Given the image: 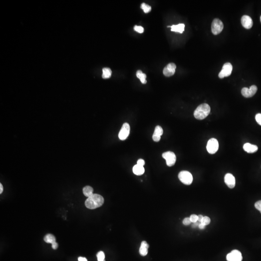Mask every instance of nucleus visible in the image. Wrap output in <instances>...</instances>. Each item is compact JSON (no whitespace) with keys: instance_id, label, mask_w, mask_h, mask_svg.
<instances>
[{"instance_id":"nucleus-1","label":"nucleus","mask_w":261,"mask_h":261,"mask_svg":"<svg viewBox=\"0 0 261 261\" xmlns=\"http://www.w3.org/2000/svg\"><path fill=\"white\" fill-rule=\"evenodd\" d=\"M104 203L103 197L98 194H94L88 197L86 200L85 205L87 208L94 209L101 207Z\"/></svg>"},{"instance_id":"nucleus-2","label":"nucleus","mask_w":261,"mask_h":261,"mask_svg":"<svg viewBox=\"0 0 261 261\" xmlns=\"http://www.w3.org/2000/svg\"><path fill=\"white\" fill-rule=\"evenodd\" d=\"M211 112V107L208 104H201L197 107L194 112V116L196 119L202 120L208 116Z\"/></svg>"},{"instance_id":"nucleus-3","label":"nucleus","mask_w":261,"mask_h":261,"mask_svg":"<svg viewBox=\"0 0 261 261\" xmlns=\"http://www.w3.org/2000/svg\"><path fill=\"white\" fill-rule=\"evenodd\" d=\"M178 178L182 183L185 185H191L193 181L192 175L187 171H181L178 174Z\"/></svg>"},{"instance_id":"nucleus-4","label":"nucleus","mask_w":261,"mask_h":261,"mask_svg":"<svg viewBox=\"0 0 261 261\" xmlns=\"http://www.w3.org/2000/svg\"><path fill=\"white\" fill-rule=\"evenodd\" d=\"M223 27L224 25L222 21L218 19H215L212 23V32L214 35H218L222 32Z\"/></svg>"},{"instance_id":"nucleus-5","label":"nucleus","mask_w":261,"mask_h":261,"mask_svg":"<svg viewBox=\"0 0 261 261\" xmlns=\"http://www.w3.org/2000/svg\"><path fill=\"white\" fill-rule=\"evenodd\" d=\"M163 158L166 160L167 166H172L175 165L176 162V156L174 152L172 151H167L162 154Z\"/></svg>"},{"instance_id":"nucleus-6","label":"nucleus","mask_w":261,"mask_h":261,"mask_svg":"<svg viewBox=\"0 0 261 261\" xmlns=\"http://www.w3.org/2000/svg\"><path fill=\"white\" fill-rule=\"evenodd\" d=\"M207 149L208 153L214 154L218 149V143L215 138H211L208 140L207 146Z\"/></svg>"},{"instance_id":"nucleus-7","label":"nucleus","mask_w":261,"mask_h":261,"mask_svg":"<svg viewBox=\"0 0 261 261\" xmlns=\"http://www.w3.org/2000/svg\"><path fill=\"white\" fill-rule=\"evenodd\" d=\"M233 70V66L230 62H226L224 64L222 67V70L218 74V77L220 78H223L224 77H227L231 75Z\"/></svg>"},{"instance_id":"nucleus-8","label":"nucleus","mask_w":261,"mask_h":261,"mask_svg":"<svg viewBox=\"0 0 261 261\" xmlns=\"http://www.w3.org/2000/svg\"><path fill=\"white\" fill-rule=\"evenodd\" d=\"M130 126L128 123H124L120 130L119 137L121 140H125L130 134Z\"/></svg>"},{"instance_id":"nucleus-9","label":"nucleus","mask_w":261,"mask_h":261,"mask_svg":"<svg viewBox=\"0 0 261 261\" xmlns=\"http://www.w3.org/2000/svg\"><path fill=\"white\" fill-rule=\"evenodd\" d=\"M242 259L241 253L238 250H233L227 255V261H242Z\"/></svg>"},{"instance_id":"nucleus-10","label":"nucleus","mask_w":261,"mask_h":261,"mask_svg":"<svg viewBox=\"0 0 261 261\" xmlns=\"http://www.w3.org/2000/svg\"><path fill=\"white\" fill-rule=\"evenodd\" d=\"M257 87L256 86L252 85L248 89L247 88H243L241 90V93L243 96L246 98H250L253 96L256 93Z\"/></svg>"},{"instance_id":"nucleus-11","label":"nucleus","mask_w":261,"mask_h":261,"mask_svg":"<svg viewBox=\"0 0 261 261\" xmlns=\"http://www.w3.org/2000/svg\"><path fill=\"white\" fill-rule=\"evenodd\" d=\"M176 65L175 63H170L165 67L163 70V75L167 77L172 76L176 71Z\"/></svg>"},{"instance_id":"nucleus-12","label":"nucleus","mask_w":261,"mask_h":261,"mask_svg":"<svg viewBox=\"0 0 261 261\" xmlns=\"http://www.w3.org/2000/svg\"><path fill=\"white\" fill-rule=\"evenodd\" d=\"M224 182L227 186L231 189L235 187L236 185L235 177L232 174L227 173L224 177Z\"/></svg>"},{"instance_id":"nucleus-13","label":"nucleus","mask_w":261,"mask_h":261,"mask_svg":"<svg viewBox=\"0 0 261 261\" xmlns=\"http://www.w3.org/2000/svg\"><path fill=\"white\" fill-rule=\"evenodd\" d=\"M242 25L245 29H250L253 25V21L250 16L244 15L242 17L241 20Z\"/></svg>"},{"instance_id":"nucleus-14","label":"nucleus","mask_w":261,"mask_h":261,"mask_svg":"<svg viewBox=\"0 0 261 261\" xmlns=\"http://www.w3.org/2000/svg\"><path fill=\"white\" fill-rule=\"evenodd\" d=\"M163 134V130L161 127L157 126L155 128L154 132L152 136V139L155 142H159L161 139V136Z\"/></svg>"},{"instance_id":"nucleus-15","label":"nucleus","mask_w":261,"mask_h":261,"mask_svg":"<svg viewBox=\"0 0 261 261\" xmlns=\"http://www.w3.org/2000/svg\"><path fill=\"white\" fill-rule=\"evenodd\" d=\"M243 149L248 153H252L256 152L258 151V147L256 145H252L250 143H246L243 146Z\"/></svg>"},{"instance_id":"nucleus-16","label":"nucleus","mask_w":261,"mask_h":261,"mask_svg":"<svg viewBox=\"0 0 261 261\" xmlns=\"http://www.w3.org/2000/svg\"><path fill=\"white\" fill-rule=\"evenodd\" d=\"M149 248V245L147 242L145 241H143L141 243L140 247L139 248V253L142 256L147 255L148 253V248Z\"/></svg>"},{"instance_id":"nucleus-17","label":"nucleus","mask_w":261,"mask_h":261,"mask_svg":"<svg viewBox=\"0 0 261 261\" xmlns=\"http://www.w3.org/2000/svg\"><path fill=\"white\" fill-rule=\"evenodd\" d=\"M167 27L171 28V31L182 33L184 31L185 25L184 24H179L178 25H173L171 26H167Z\"/></svg>"},{"instance_id":"nucleus-18","label":"nucleus","mask_w":261,"mask_h":261,"mask_svg":"<svg viewBox=\"0 0 261 261\" xmlns=\"http://www.w3.org/2000/svg\"><path fill=\"white\" fill-rule=\"evenodd\" d=\"M132 171L135 175L137 176H141L145 172V169L144 167L139 165H136L133 167Z\"/></svg>"},{"instance_id":"nucleus-19","label":"nucleus","mask_w":261,"mask_h":261,"mask_svg":"<svg viewBox=\"0 0 261 261\" xmlns=\"http://www.w3.org/2000/svg\"><path fill=\"white\" fill-rule=\"evenodd\" d=\"M93 188L90 186H86L83 189V194H84V196L88 197L92 196L93 194Z\"/></svg>"},{"instance_id":"nucleus-20","label":"nucleus","mask_w":261,"mask_h":261,"mask_svg":"<svg viewBox=\"0 0 261 261\" xmlns=\"http://www.w3.org/2000/svg\"><path fill=\"white\" fill-rule=\"evenodd\" d=\"M44 241L47 243H50L53 244V243L55 242L56 238L52 234H47L45 236L44 238Z\"/></svg>"},{"instance_id":"nucleus-21","label":"nucleus","mask_w":261,"mask_h":261,"mask_svg":"<svg viewBox=\"0 0 261 261\" xmlns=\"http://www.w3.org/2000/svg\"><path fill=\"white\" fill-rule=\"evenodd\" d=\"M136 76L140 80L141 82L143 84H146L147 83V80H146L147 76L146 74L143 73L142 71L138 70L136 72Z\"/></svg>"},{"instance_id":"nucleus-22","label":"nucleus","mask_w":261,"mask_h":261,"mask_svg":"<svg viewBox=\"0 0 261 261\" xmlns=\"http://www.w3.org/2000/svg\"><path fill=\"white\" fill-rule=\"evenodd\" d=\"M112 71L109 68H104L103 69L102 77L104 79L109 78L111 76Z\"/></svg>"},{"instance_id":"nucleus-23","label":"nucleus","mask_w":261,"mask_h":261,"mask_svg":"<svg viewBox=\"0 0 261 261\" xmlns=\"http://www.w3.org/2000/svg\"><path fill=\"white\" fill-rule=\"evenodd\" d=\"M141 7L145 13H149L150 12H151V6L147 5V4H145V3L142 4Z\"/></svg>"},{"instance_id":"nucleus-24","label":"nucleus","mask_w":261,"mask_h":261,"mask_svg":"<svg viewBox=\"0 0 261 261\" xmlns=\"http://www.w3.org/2000/svg\"><path fill=\"white\" fill-rule=\"evenodd\" d=\"M98 261H105V255L104 252L100 251L97 254Z\"/></svg>"},{"instance_id":"nucleus-25","label":"nucleus","mask_w":261,"mask_h":261,"mask_svg":"<svg viewBox=\"0 0 261 261\" xmlns=\"http://www.w3.org/2000/svg\"><path fill=\"white\" fill-rule=\"evenodd\" d=\"M211 218L207 216H205L203 218L201 222V223L204 224V226H206L208 225L211 223Z\"/></svg>"},{"instance_id":"nucleus-26","label":"nucleus","mask_w":261,"mask_h":261,"mask_svg":"<svg viewBox=\"0 0 261 261\" xmlns=\"http://www.w3.org/2000/svg\"><path fill=\"white\" fill-rule=\"evenodd\" d=\"M134 30L140 33H143L144 31V29L143 27L142 26H135V27H134Z\"/></svg>"},{"instance_id":"nucleus-27","label":"nucleus","mask_w":261,"mask_h":261,"mask_svg":"<svg viewBox=\"0 0 261 261\" xmlns=\"http://www.w3.org/2000/svg\"><path fill=\"white\" fill-rule=\"evenodd\" d=\"M190 218L191 222L195 223V222H197L198 221V216H197L196 215H195V214H192V215H191V216H190Z\"/></svg>"},{"instance_id":"nucleus-28","label":"nucleus","mask_w":261,"mask_h":261,"mask_svg":"<svg viewBox=\"0 0 261 261\" xmlns=\"http://www.w3.org/2000/svg\"><path fill=\"white\" fill-rule=\"evenodd\" d=\"M254 206H255V207L256 208L257 210L260 211V212L261 213V200H260V201H258L256 202L255 203V204L254 205Z\"/></svg>"},{"instance_id":"nucleus-29","label":"nucleus","mask_w":261,"mask_h":261,"mask_svg":"<svg viewBox=\"0 0 261 261\" xmlns=\"http://www.w3.org/2000/svg\"><path fill=\"white\" fill-rule=\"evenodd\" d=\"M191 221L190 218H186L183 221V223L185 226H189L191 223Z\"/></svg>"},{"instance_id":"nucleus-30","label":"nucleus","mask_w":261,"mask_h":261,"mask_svg":"<svg viewBox=\"0 0 261 261\" xmlns=\"http://www.w3.org/2000/svg\"><path fill=\"white\" fill-rule=\"evenodd\" d=\"M255 120L261 126V114L258 113L255 116Z\"/></svg>"},{"instance_id":"nucleus-31","label":"nucleus","mask_w":261,"mask_h":261,"mask_svg":"<svg viewBox=\"0 0 261 261\" xmlns=\"http://www.w3.org/2000/svg\"><path fill=\"white\" fill-rule=\"evenodd\" d=\"M145 161L142 159H139L137 162V165H139V166H143L145 165Z\"/></svg>"},{"instance_id":"nucleus-32","label":"nucleus","mask_w":261,"mask_h":261,"mask_svg":"<svg viewBox=\"0 0 261 261\" xmlns=\"http://www.w3.org/2000/svg\"><path fill=\"white\" fill-rule=\"evenodd\" d=\"M58 247V244L56 242L53 243V244H52V248L54 250H56L57 249Z\"/></svg>"},{"instance_id":"nucleus-33","label":"nucleus","mask_w":261,"mask_h":261,"mask_svg":"<svg viewBox=\"0 0 261 261\" xmlns=\"http://www.w3.org/2000/svg\"><path fill=\"white\" fill-rule=\"evenodd\" d=\"M200 223H201V222H199L198 221H197V222L193 223V224H192V227H193V228H196L197 226H198Z\"/></svg>"},{"instance_id":"nucleus-34","label":"nucleus","mask_w":261,"mask_h":261,"mask_svg":"<svg viewBox=\"0 0 261 261\" xmlns=\"http://www.w3.org/2000/svg\"><path fill=\"white\" fill-rule=\"evenodd\" d=\"M78 261H88L87 259L85 257H80L78 258Z\"/></svg>"},{"instance_id":"nucleus-35","label":"nucleus","mask_w":261,"mask_h":261,"mask_svg":"<svg viewBox=\"0 0 261 261\" xmlns=\"http://www.w3.org/2000/svg\"><path fill=\"white\" fill-rule=\"evenodd\" d=\"M198 227H199V229L202 230V229H205L206 226H204V224H203L202 223H200Z\"/></svg>"},{"instance_id":"nucleus-36","label":"nucleus","mask_w":261,"mask_h":261,"mask_svg":"<svg viewBox=\"0 0 261 261\" xmlns=\"http://www.w3.org/2000/svg\"><path fill=\"white\" fill-rule=\"evenodd\" d=\"M198 222H201L203 218V217H204V216H203V215H198Z\"/></svg>"},{"instance_id":"nucleus-37","label":"nucleus","mask_w":261,"mask_h":261,"mask_svg":"<svg viewBox=\"0 0 261 261\" xmlns=\"http://www.w3.org/2000/svg\"><path fill=\"white\" fill-rule=\"evenodd\" d=\"M2 192H3V186H2V184L1 183L0 184V193L1 194Z\"/></svg>"},{"instance_id":"nucleus-38","label":"nucleus","mask_w":261,"mask_h":261,"mask_svg":"<svg viewBox=\"0 0 261 261\" xmlns=\"http://www.w3.org/2000/svg\"><path fill=\"white\" fill-rule=\"evenodd\" d=\"M260 20H261V17H260Z\"/></svg>"}]
</instances>
